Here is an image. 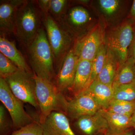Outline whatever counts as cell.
Here are the masks:
<instances>
[{"instance_id":"1","label":"cell","mask_w":135,"mask_h":135,"mask_svg":"<svg viewBox=\"0 0 135 135\" xmlns=\"http://www.w3.org/2000/svg\"><path fill=\"white\" fill-rule=\"evenodd\" d=\"M26 47L30 67L34 73L53 82L56 74L53 52L45 29L41 27L33 40Z\"/></svg>"},{"instance_id":"2","label":"cell","mask_w":135,"mask_h":135,"mask_svg":"<svg viewBox=\"0 0 135 135\" xmlns=\"http://www.w3.org/2000/svg\"><path fill=\"white\" fill-rule=\"evenodd\" d=\"M34 75L35 93L40 112L39 122H42L52 112L56 111L65 113L68 100L63 93L53 81L38 77L35 74Z\"/></svg>"},{"instance_id":"3","label":"cell","mask_w":135,"mask_h":135,"mask_svg":"<svg viewBox=\"0 0 135 135\" xmlns=\"http://www.w3.org/2000/svg\"><path fill=\"white\" fill-rule=\"evenodd\" d=\"M49 43L53 52L56 74L59 71L72 43L69 31L56 21L50 14L42 16Z\"/></svg>"},{"instance_id":"4","label":"cell","mask_w":135,"mask_h":135,"mask_svg":"<svg viewBox=\"0 0 135 135\" xmlns=\"http://www.w3.org/2000/svg\"><path fill=\"white\" fill-rule=\"evenodd\" d=\"M42 18L36 1H25L20 7L16 17L14 34L25 46L35 38L42 27Z\"/></svg>"},{"instance_id":"5","label":"cell","mask_w":135,"mask_h":135,"mask_svg":"<svg viewBox=\"0 0 135 135\" xmlns=\"http://www.w3.org/2000/svg\"><path fill=\"white\" fill-rule=\"evenodd\" d=\"M5 80L11 92L17 98L24 103L30 104L39 112L34 73L19 70Z\"/></svg>"},{"instance_id":"6","label":"cell","mask_w":135,"mask_h":135,"mask_svg":"<svg viewBox=\"0 0 135 135\" xmlns=\"http://www.w3.org/2000/svg\"><path fill=\"white\" fill-rule=\"evenodd\" d=\"M0 100L11 117L15 131L36 120L27 112L23 102L13 94L6 80L2 78H0Z\"/></svg>"},{"instance_id":"7","label":"cell","mask_w":135,"mask_h":135,"mask_svg":"<svg viewBox=\"0 0 135 135\" xmlns=\"http://www.w3.org/2000/svg\"><path fill=\"white\" fill-rule=\"evenodd\" d=\"M103 35L101 26H96L86 35L77 39L74 50L79 59L92 61L103 44Z\"/></svg>"},{"instance_id":"8","label":"cell","mask_w":135,"mask_h":135,"mask_svg":"<svg viewBox=\"0 0 135 135\" xmlns=\"http://www.w3.org/2000/svg\"><path fill=\"white\" fill-rule=\"evenodd\" d=\"M133 36V27L128 23H123L110 35L109 48L118 57L120 65L128 60V51Z\"/></svg>"},{"instance_id":"9","label":"cell","mask_w":135,"mask_h":135,"mask_svg":"<svg viewBox=\"0 0 135 135\" xmlns=\"http://www.w3.org/2000/svg\"><path fill=\"white\" fill-rule=\"evenodd\" d=\"M101 109L94 98L86 90L68 100L65 114L73 119L81 116L92 115Z\"/></svg>"},{"instance_id":"10","label":"cell","mask_w":135,"mask_h":135,"mask_svg":"<svg viewBox=\"0 0 135 135\" xmlns=\"http://www.w3.org/2000/svg\"><path fill=\"white\" fill-rule=\"evenodd\" d=\"M79 60V57L75 54L73 48H71L53 81L62 93L70 90L72 86Z\"/></svg>"},{"instance_id":"11","label":"cell","mask_w":135,"mask_h":135,"mask_svg":"<svg viewBox=\"0 0 135 135\" xmlns=\"http://www.w3.org/2000/svg\"><path fill=\"white\" fill-rule=\"evenodd\" d=\"M40 123L43 135H77L72 128L67 115L62 112H52Z\"/></svg>"},{"instance_id":"12","label":"cell","mask_w":135,"mask_h":135,"mask_svg":"<svg viewBox=\"0 0 135 135\" xmlns=\"http://www.w3.org/2000/svg\"><path fill=\"white\" fill-rule=\"evenodd\" d=\"M75 126L83 135L105 134L109 128L106 119L100 110L94 114L84 115L77 118Z\"/></svg>"},{"instance_id":"13","label":"cell","mask_w":135,"mask_h":135,"mask_svg":"<svg viewBox=\"0 0 135 135\" xmlns=\"http://www.w3.org/2000/svg\"><path fill=\"white\" fill-rule=\"evenodd\" d=\"M24 0L1 1L0 4V28L4 32L15 33L16 17L18 10L25 2Z\"/></svg>"},{"instance_id":"14","label":"cell","mask_w":135,"mask_h":135,"mask_svg":"<svg viewBox=\"0 0 135 135\" xmlns=\"http://www.w3.org/2000/svg\"><path fill=\"white\" fill-rule=\"evenodd\" d=\"M0 51L14 63L20 70L33 73L22 53L17 49L14 42L9 41L5 36L0 38Z\"/></svg>"},{"instance_id":"15","label":"cell","mask_w":135,"mask_h":135,"mask_svg":"<svg viewBox=\"0 0 135 135\" xmlns=\"http://www.w3.org/2000/svg\"><path fill=\"white\" fill-rule=\"evenodd\" d=\"M95 100L101 109L107 110L113 98L114 91L112 87L95 80L85 90Z\"/></svg>"},{"instance_id":"16","label":"cell","mask_w":135,"mask_h":135,"mask_svg":"<svg viewBox=\"0 0 135 135\" xmlns=\"http://www.w3.org/2000/svg\"><path fill=\"white\" fill-rule=\"evenodd\" d=\"M92 61L79 59L74 81L70 90L74 97L86 89L91 74Z\"/></svg>"},{"instance_id":"17","label":"cell","mask_w":135,"mask_h":135,"mask_svg":"<svg viewBox=\"0 0 135 135\" xmlns=\"http://www.w3.org/2000/svg\"><path fill=\"white\" fill-rule=\"evenodd\" d=\"M89 19V14L86 10L82 7H75L66 14L60 24L67 30L71 27L72 30L77 31L84 26Z\"/></svg>"},{"instance_id":"18","label":"cell","mask_w":135,"mask_h":135,"mask_svg":"<svg viewBox=\"0 0 135 135\" xmlns=\"http://www.w3.org/2000/svg\"><path fill=\"white\" fill-rule=\"evenodd\" d=\"M100 111L108 123L107 131L120 134L132 127L131 116L110 112L103 109H100Z\"/></svg>"},{"instance_id":"19","label":"cell","mask_w":135,"mask_h":135,"mask_svg":"<svg viewBox=\"0 0 135 135\" xmlns=\"http://www.w3.org/2000/svg\"><path fill=\"white\" fill-rule=\"evenodd\" d=\"M117 71L114 55L108 48L104 64L95 80L112 87Z\"/></svg>"},{"instance_id":"20","label":"cell","mask_w":135,"mask_h":135,"mask_svg":"<svg viewBox=\"0 0 135 135\" xmlns=\"http://www.w3.org/2000/svg\"><path fill=\"white\" fill-rule=\"evenodd\" d=\"M135 64L134 61L128 59L120 65L114 80L113 88L122 84L131 83L135 80Z\"/></svg>"},{"instance_id":"21","label":"cell","mask_w":135,"mask_h":135,"mask_svg":"<svg viewBox=\"0 0 135 135\" xmlns=\"http://www.w3.org/2000/svg\"><path fill=\"white\" fill-rule=\"evenodd\" d=\"M135 109V101H128L113 99L107 110L114 113L131 116Z\"/></svg>"},{"instance_id":"22","label":"cell","mask_w":135,"mask_h":135,"mask_svg":"<svg viewBox=\"0 0 135 135\" xmlns=\"http://www.w3.org/2000/svg\"><path fill=\"white\" fill-rule=\"evenodd\" d=\"M107 52V50H106L105 46L103 44L99 49L94 60L92 61L91 74L86 89L97 79L101 72L105 61Z\"/></svg>"},{"instance_id":"23","label":"cell","mask_w":135,"mask_h":135,"mask_svg":"<svg viewBox=\"0 0 135 135\" xmlns=\"http://www.w3.org/2000/svg\"><path fill=\"white\" fill-rule=\"evenodd\" d=\"M113 89V99L135 101V80L131 83L122 84Z\"/></svg>"},{"instance_id":"24","label":"cell","mask_w":135,"mask_h":135,"mask_svg":"<svg viewBox=\"0 0 135 135\" xmlns=\"http://www.w3.org/2000/svg\"><path fill=\"white\" fill-rule=\"evenodd\" d=\"M15 131L11 117L4 105H0V135H10Z\"/></svg>"},{"instance_id":"25","label":"cell","mask_w":135,"mask_h":135,"mask_svg":"<svg viewBox=\"0 0 135 135\" xmlns=\"http://www.w3.org/2000/svg\"><path fill=\"white\" fill-rule=\"evenodd\" d=\"M65 0H51L49 13L53 18L60 23L64 18L67 6Z\"/></svg>"},{"instance_id":"26","label":"cell","mask_w":135,"mask_h":135,"mask_svg":"<svg viewBox=\"0 0 135 135\" xmlns=\"http://www.w3.org/2000/svg\"><path fill=\"white\" fill-rule=\"evenodd\" d=\"M19 70L11 60L0 53V78L6 79Z\"/></svg>"},{"instance_id":"27","label":"cell","mask_w":135,"mask_h":135,"mask_svg":"<svg viewBox=\"0 0 135 135\" xmlns=\"http://www.w3.org/2000/svg\"><path fill=\"white\" fill-rule=\"evenodd\" d=\"M10 135H43V131L40 123L35 120L15 130Z\"/></svg>"},{"instance_id":"28","label":"cell","mask_w":135,"mask_h":135,"mask_svg":"<svg viewBox=\"0 0 135 135\" xmlns=\"http://www.w3.org/2000/svg\"><path fill=\"white\" fill-rule=\"evenodd\" d=\"M119 1L117 0H100L99 5L104 12L108 15H112L118 9Z\"/></svg>"},{"instance_id":"29","label":"cell","mask_w":135,"mask_h":135,"mask_svg":"<svg viewBox=\"0 0 135 135\" xmlns=\"http://www.w3.org/2000/svg\"><path fill=\"white\" fill-rule=\"evenodd\" d=\"M51 0H39L36 2L39 10L42 16H46L49 14L50 6Z\"/></svg>"},{"instance_id":"30","label":"cell","mask_w":135,"mask_h":135,"mask_svg":"<svg viewBox=\"0 0 135 135\" xmlns=\"http://www.w3.org/2000/svg\"><path fill=\"white\" fill-rule=\"evenodd\" d=\"M128 59H131L135 62V35L133 36L132 42L129 48Z\"/></svg>"},{"instance_id":"31","label":"cell","mask_w":135,"mask_h":135,"mask_svg":"<svg viewBox=\"0 0 135 135\" xmlns=\"http://www.w3.org/2000/svg\"><path fill=\"white\" fill-rule=\"evenodd\" d=\"M130 15L131 17L135 20V0L133 1L130 11Z\"/></svg>"},{"instance_id":"32","label":"cell","mask_w":135,"mask_h":135,"mask_svg":"<svg viewBox=\"0 0 135 135\" xmlns=\"http://www.w3.org/2000/svg\"><path fill=\"white\" fill-rule=\"evenodd\" d=\"M131 122L132 127L134 128L135 132V109L133 113L131 116Z\"/></svg>"},{"instance_id":"33","label":"cell","mask_w":135,"mask_h":135,"mask_svg":"<svg viewBox=\"0 0 135 135\" xmlns=\"http://www.w3.org/2000/svg\"><path fill=\"white\" fill-rule=\"evenodd\" d=\"M120 135H133V133L130 131L127 130L120 133Z\"/></svg>"},{"instance_id":"34","label":"cell","mask_w":135,"mask_h":135,"mask_svg":"<svg viewBox=\"0 0 135 135\" xmlns=\"http://www.w3.org/2000/svg\"><path fill=\"white\" fill-rule=\"evenodd\" d=\"M105 135H120V134L112 133V132H110V131H107L105 133Z\"/></svg>"},{"instance_id":"35","label":"cell","mask_w":135,"mask_h":135,"mask_svg":"<svg viewBox=\"0 0 135 135\" xmlns=\"http://www.w3.org/2000/svg\"><path fill=\"white\" fill-rule=\"evenodd\" d=\"M99 135H105V134H99Z\"/></svg>"},{"instance_id":"36","label":"cell","mask_w":135,"mask_h":135,"mask_svg":"<svg viewBox=\"0 0 135 135\" xmlns=\"http://www.w3.org/2000/svg\"></svg>"}]
</instances>
